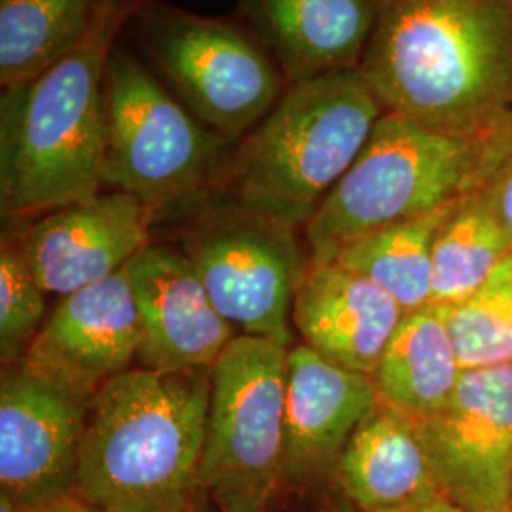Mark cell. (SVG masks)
<instances>
[{
  "label": "cell",
  "mask_w": 512,
  "mask_h": 512,
  "mask_svg": "<svg viewBox=\"0 0 512 512\" xmlns=\"http://www.w3.org/2000/svg\"><path fill=\"white\" fill-rule=\"evenodd\" d=\"M463 372L446 308L431 304L404 315L370 378L380 403L423 421L450 403Z\"/></svg>",
  "instance_id": "19"
},
{
  "label": "cell",
  "mask_w": 512,
  "mask_h": 512,
  "mask_svg": "<svg viewBox=\"0 0 512 512\" xmlns=\"http://www.w3.org/2000/svg\"><path fill=\"white\" fill-rule=\"evenodd\" d=\"M105 188L135 196L154 217L224 181L238 143L202 122L128 50L105 69Z\"/></svg>",
  "instance_id": "6"
},
{
  "label": "cell",
  "mask_w": 512,
  "mask_h": 512,
  "mask_svg": "<svg viewBox=\"0 0 512 512\" xmlns=\"http://www.w3.org/2000/svg\"><path fill=\"white\" fill-rule=\"evenodd\" d=\"M238 12L291 86L359 71L376 0H238Z\"/></svg>",
  "instance_id": "17"
},
{
  "label": "cell",
  "mask_w": 512,
  "mask_h": 512,
  "mask_svg": "<svg viewBox=\"0 0 512 512\" xmlns=\"http://www.w3.org/2000/svg\"><path fill=\"white\" fill-rule=\"evenodd\" d=\"M512 251V238L471 190L452 205L433 245V304L456 306L475 293Z\"/></svg>",
  "instance_id": "22"
},
{
  "label": "cell",
  "mask_w": 512,
  "mask_h": 512,
  "mask_svg": "<svg viewBox=\"0 0 512 512\" xmlns=\"http://www.w3.org/2000/svg\"><path fill=\"white\" fill-rule=\"evenodd\" d=\"M454 203L359 239L332 262L374 281L406 313L427 308L433 304V245Z\"/></svg>",
  "instance_id": "21"
},
{
  "label": "cell",
  "mask_w": 512,
  "mask_h": 512,
  "mask_svg": "<svg viewBox=\"0 0 512 512\" xmlns=\"http://www.w3.org/2000/svg\"><path fill=\"white\" fill-rule=\"evenodd\" d=\"M219 512H272V509H251V511H219Z\"/></svg>",
  "instance_id": "32"
},
{
  "label": "cell",
  "mask_w": 512,
  "mask_h": 512,
  "mask_svg": "<svg viewBox=\"0 0 512 512\" xmlns=\"http://www.w3.org/2000/svg\"><path fill=\"white\" fill-rule=\"evenodd\" d=\"M446 315L463 370L512 365V251Z\"/></svg>",
  "instance_id": "23"
},
{
  "label": "cell",
  "mask_w": 512,
  "mask_h": 512,
  "mask_svg": "<svg viewBox=\"0 0 512 512\" xmlns=\"http://www.w3.org/2000/svg\"><path fill=\"white\" fill-rule=\"evenodd\" d=\"M475 190L512 238V110L490 129L484 167Z\"/></svg>",
  "instance_id": "25"
},
{
  "label": "cell",
  "mask_w": 512,
  "mask_h": 512,
  "mask_svg": "<svg viewBox=\"0 0 512 512\" xmlns=\"http://www.w3.org/2000/svg\"><path fill=\"white\" fill-rule=\"evenodd\" d=\"M211 368L133 366L93 395L76 492L103 512H156L200 495Z\"/></svg>",
  "instance_id": "3"
},
{
  "label": "cell",
  "mask_w": 512,
  "mask_h": 512,
  "mask_svg": "<svg viewBox=\"0 0 512 512\" xmlns=\"http://www.w3.org/2000/svg\"><path fill=\"white\" fill-rule=\"evenodd\" d=\"M137 0H109L73 52L0 97V213L33 220L105 188V69Z\"/></svg>",
  "instance_id": "2"
},
{
  "label": "cell",
  "mask_w": 512,
  "mask_h": 512,
  "mask_svg": "<svg viewBox=\"0 0 512 512\" xmlns=\"http://www.w3.org/2000/svg\"><path fill=\"white\" fill-rule=\"evenodd\" d=\"M152 220L141 200L107 190L40 215L14 241L38 285L63 298L126 270L150 245Z\"/></svg>",
  "instance_id": "12"
},
{
  "label": "cell",
  "mask_w": 512,
  "mask_h": 512,
  "mask_svg": "<svg viewBox=\"0 0 512 512\" xmlns=\"http://www.w3.org/2000/svg\"><path fill=\"white\" fill-rule=\"evenodd\" d=\"M46 291L38 285L14 239L0 249V359L16 363L31 348L48 317Z\"/></svg>",
  "instance_id": "24"
},
{
  "label": "cell",
  "mask_w": 512,
  "mask_h": 512,
  "mask_svg": "<svg viewBox=\"0 0 512 512\" xmlns=\"http://www.w3.org/2000/svg\"><path fill=\"white\" fill-rule=\"evenodd\" d=\"M359 71L385 112L484 133L512 110V0H376Z\"/></svg>",
  "instance_id": "1"
},
{
  "label": "cell",
  "mask_w": 512,
  "mask_h": 512,
  "mask_svg": "<svg viewBox=\"0 0 512 512\" xmlns=\"http://www.w3.org/2000/svg\"><path fill=\"white\" fill-rule=\"evenodd\" d=\"M141 349V315L122 270L59 298L21 359L93 397L139 363Z\"/></svg>",
  "instance_id": "13"
},
{
  "label": "cell",
  "mask_w": 512,
  "mask_h": 512,
  "mask_svg": "<svg viewBox=\"0 0 512 512\" xmlns=\"http://www.w3.org/2000/svg\"><path fill=\"white\" fill-rule=\"evenodd\" d=\"M406 311L374 281L340 262H308L294 294L300 344L372 376Z\"/></svg>",
  "instance_id": "16"
},
{
  "label": "cell",
  "mask_w": 512,
  "mask_h": 512,
  "mask_svg": "<svg viewBox=\"0 0 512 512\" xmlns=\"http://www.w3.org/2000/svg\"><path fill=\"white\" fill-rule=\"evenodd\" d=\"M196 499H198V497H192V499H188V501L171 505V507H165V509H160V511L156 512H198Z\"/></svg>",
  "instance_id": "29"
},
{
  "label": "cell",
  "mask_w": 512,
  "mask_h": 512,
  "mask_svg": "<svg viewBox=\"0 0 512 512\" xmlns=\"http://www.w3.org/2000/svg\"><path fill=\"white\" fill-rule=\"evenodd\" d=\"M423 512H467L463 511V509H459L456 507L454 503H450V501H442V503H437V505H433V507H429V509H425Z\"/></svg>",
  "instance_id": "30"
},
{
  "label": "cell",
  "mask_w": 512,
  "mask_h": 512,
  "mask_svg": "<svg viewBox=\"0 0 512 512\" xmlns=\"http://www.w3.org/2000/svg\"><path fill=\"white\" fill-rule=\"evenodd\" d=\"M384 112L361 71L287 86L232 154L222 181L230 203L281 228L304 230Z\"/></svg>",
  "instance_id": "4"
},
{
  "label": "cell",
  "mask_w": 512,
  "mask_h": 512,
  "mask_svg": "<svg viewBox=\"0 0 512 512\" xmlns=\"http://www.w3.org/2000/svg\"><path fill=\"white\" fill-rule=\"evenodd\" d=\"M40 512H103L99 511V509H95L92 507L90 503H86V501H82L78 495H71L69 499H65V501H59V503H55L52 507H48V509H44V511Z\"/></svg>",
  "instance_id": "26"
},
{
  "label": "cell",
  "mask_w": 512,
  "mask_h": 512,
  "mask_svg": "<svg viewBox=\"0 0 512 512\" xmlns=\"http://www.w3.org/2000/svg\"><path fill=\"white\" fill-rule=\"evenodd\" d=\"M133 35L205 128L239 143L274 109L287 82L245 27L154 0H137Z\"/></svg>",
  "instance_id": "8"
},
{
  "label": "cell",
  "mask_w": 512,
  "mask_h": 512,
  "mask_svg": "<svg viewBox=\"0 0 512 512\" xmlns=\"http://www.w3.org/2000/svg\"><path fill=\"white\" fill-rule=\"evenodd\" d=\"M317 512H359L349 501H346L342 495H340V499H336V501H332L329 505H325L323 509H319Z\"/></svg>",
  "instance_id": "28"
},
{
  "label": "cell",
  "mask_w": 512,
  "mask_h": 512,
  "mask_svg": "<svg viewBox=\"0 0 512 512\" xmlns=\"http://www.w3.org/2000/svg\"><path fill=\"white\" fill-rule=\"evenodd\" d=\"M380 404L372 378L296 342L287 357L285 490L334 480L355 429Z\"/></svg>",
  "instance_id": "15"
},
{
  "label": "cell",
  "mask_w": 512,
  "mask_h": 512,
  "mask_svg": "<svg viewBox=\"0 0 512 512\" xmlns=\"http://www.w3.org/2000/svg\"><path fill=\"white\" fill-rule=\"evenodd\" d=\"M93 397L19 359L0 378V494L44 511L76 492Z\"/></svg>",
  "instance_id": "10"
},
{
  "label": "cell",
  "mask_w": 512,
  "mask_h": 512,
  "mask_svg": "<svg viewBox=\"0 0 512 512\" xmlns=\"http://www.w3.org/2000/svg\"><path fill=\"white\" fill-rule=\"evenodd\" d=\"M109 0H0V84L35 78L90 35Z\"/></svg>",
  "instance_id": "20"
},
{
  "label": "cell",
  "mask_w": 512,
  "mask_h": 512,
  "mask_svg": "<svg viewBox=\"0 0 512 512\" xmlns=\"http://www.w3.org/2000/svg\"><path fill=\"white\" fill-rule=\"evenodd\" d=\"M490 129L452 135L384 112L357 160L304 226L311 262H332L351 243L431 215L475 190Z\"/></svg>",
  "instance_id": "5"
},
{
  "label": "cell",
  "mask_w": 512,
  "mask_h": 512,
  "mask_svg": "<svg viewBox=\"0 0 512 512\" xmlns=\"http://www.w3.org/2000/svg\"><path fill=\"white\" fill-rule=\"evenodd\" d=\"M126 272L143 325L137 366L213 368L238 332L220 315L183 249L150 243Z\"/></svg>",
  "instance_id": "14"
},
{
  "label": "cell",
  "mask_w": 512,
  "mask_h": 512,
  "mask_svg": "<svg viewBox=\"0 0 512 512\" xmlns=\"http://www.w3.org/2000/svg\"><path fill=\"white\" fill-rule=\"evenodd\" d=\"M334 484L359 512H423L448 501L418 421L382 403L351 435Z\"/></svg>",
  "instance_id": "18"
},
{
  "label": "cell",
  "mask_w": 512,
  "mask_h": 512,
  "mask_svg": "<svg viewBox=\"0 0 512 512\" xmlns=\"http://www.w3.org/2000/svg\"><path fill=\"white\" fill-rule=\"evenodd\" d=\"M0 512H40L35 509H29L25 505L18 503L16 499H12L10 495L0 494Z\"/></svg>",
  "instance_id": "27"
},
{
  "label": "cell",
  "mask_w": 512,
  "mask_h": 512,
  "mask_svg": "<svg viewBox=\"0 0 512 512\" xmlns=\"http://www.w3.org/2000/svg\"><path fill=\"white\" fill-rule=\"evenodd\" d=\"M503 512H512V482H511V490H509V497H507V503H505V509Z\"/></svg>",
  "instance_id": "31"
},
{
  "label": "cell",
  "mask_w": 512,
  "mask_h": 512,
  "mask_svg": "<svg viewBox=\"0 0 512 512\" xmlns=\"http://www.w3.org/2000/svg\"><path fill=\"white\" fill-rule=\"evenodd\" d=\"M181 249L238 336L293 348L294 294L310 262L296 232L228 203L198 220Z\"/></svg>",
  "instance_id": "9"
},
{
  "label": "cell",
  "mask_w": 512,
  "mask_h": 512,
  "mask_svg": "<svg viewBox=\"0 0 512 512\" xmlns=\"http://www.w3.org/2000/svg\"><path fill=\"white\" fill-rule=\"evenodd\" d=\"M450 503L503 512L512 482V365L471 368L435 416L418 421Z\"/></svg>",
  "instance_id": "11"
},
{
  "label": "cell",
  "mask_w": 512,
  "mask_h": 512,
  "mask_svg": "<svg viewBox=\"0 0 512 512\" xmlns=\"http://www.w3.org/2000/svg\"><path fill=\"white\" fill-rule=\"evenodd\" d=\"M289 348L236 336L211 368L198 488L219 511L272 509L285 492Z\"/></svg>",
  "instance_id": "7"
}]
</instances>
